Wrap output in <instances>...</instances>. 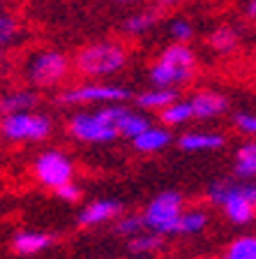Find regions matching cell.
I'll return each instance as SVG.
<instances>
[{"label":"cell","mask_w":256,"mask_h":259,"mask_svg":"<svg viewBox=\"0 0 256 259\" xmlns=\"http://www.w3.org/2000/svg\"><path fill=\"white\" fill-rule=\"evenodd\" d=\"M54 243V238L48 234L42 232H19L12 238V250L16 254H23V257H30V254H37L42 250H46L48 245Z\"/></svg>","instance_id":"e0dca14e"},{"label":"cell","mask_w":256,"mask_h":259,"mask_svg":"<svg viewBox=\"0 0 256 259\" xmlns=\"http://www.w3.org/2000/svg\"><path fill=\"white\" fill-rule=\"evenodd\" d=\"M226 144L224 135L219 132H185L178 139V146L187 153H208V151H217Z\"/></svg>","instance_id":"5bb4252c"},{"label":"cell","mask_w":256,"mask_h":259,"mask_svg":"<svg viewBox=\"0 0 256 259\" xmlns=\"http://www.w3.org/2000/svg\"><path fill=\"white\" fill-rule=\"evenodd\" d=\"M224 259H256V236H238L231 241Z\"/></svg>","instance_id":"484cf974"},{"label":"cell","mask_w":256,"mask_h":259,"mask_svg":"<svg viewBox=\"0 0 256 259\" xmlns=\"http://www.w3.org/2000/svg\"><path fill=\"white\" fill-rule=\"evenodd\" d=\"M178 100V91L173 88H150V91H143L136 95V104L139 109H145V111H157L160 113L162 109H166L171 102Z\"/></svg>","instance_id":"d6986e66"},{"label":"cell","mask_w":256,"mask_h":259,"mask_svg":"<svg viewBox=\"0 0 256 259\" xmlns=\"http://www.w3.org/2000/svg\"><path fill=\"white\" fill-rule=\"evenodd\" d=\"M132 93L125 86L118 83H97V81H88V83H76L60 91L58 102L65 107H85V104H123L127 102Z\"/></svg>","instance_id":"5b68a950"},{"label":"cell","mask_w":256,"mask_h":259,"mask_svg":"<svg viewBox=\"0 0 256 259\" xmlns=\"http://www.w3.org/2000/svg\"><path fill=\"white\" fill-rule=\"evenodd\" d=\"M3 58H5V47H0V63H3Z\"/></svg>","instance_id":"836d02e7"},{"label":"cell","mask_w":256,"mask_h":259,"mask_svg":"<svg viewBox=\"0 0 256 259\" xmlns=\"http://www.w3.org/2000/svg\"><path fill=\"white\" fill-rule=\"evenodd\" d=\"M160 23V10H139L123 19V32L129 37H141Z\"/></svg>","instance_id":"2e32d148"},{"label":"cell","mask_w":256,"mask_h":259,"mask_svg":"<svg viewBox=\"0 0 256 259\" xmlns=\"http://www.w3.org/2000/svg\"><path fill=\"white\" fill-rule=\"evenodd\" d=\"M240 188H242V194L256 206V183H240Z\"/></svg>","instance_id":"4dcf8cb0"},{"label":"cell","mask_w":256,"mask_h":259,"mask_svg":"<svg viewBox=\"0 0 256 259\" xmlns=\"http://www.w3.org/2000/svg\"><path fill=\"white\" fill-rule=\"evenodd\" d=\"M123 213V206L113 199H97L92 201L90 206H85L79 215V225L81 227H95L101 225V222L116 220L118 215Z\"/></svg>","instance_id":"8fae6325"},{"label":"cell","mask_w":256,"mask_h":259,"mask_svg":"<svg viewBox=\"0 0 256 259\" xmlns=\"http://www.w3.org/2000/svg\"><path fill=\"white\" fill-rule=\"evenodd\" d=\"M206 225H208V215H206V210H198V208L182 210L176 234H198V232L206 229Z\"/></svg>","instance_id":"d4e9b609"},{"label":"cell","mask_w":256,"mask_h":259,"mask_svg":"<svg viewBox=\"0 0 256 259\" xmlns=\"http://www.w3.org/2000/svg\"><path fill=\"white\" fill-rule=\"evenodd\" d=\"M129 63V51L118 39H99L81 47L74 54V70L88 79H104L123 72Z\"/></svg>","instance_id":"6da1fadb"},{"label":"cell","mask_w":256,"mask_h":259,"mask_svg":"<svg viewBox=\"0 0 256 259\" xmlns=\"http://www.w3.org/2000/svg\"><path fill=\"white\" fill-rule=\"evenodd\" d=\"M206 44H208V49L213 54L229 56V54H233L235 49H238V44H240V32L235 30L233 26H229V23H222V26L213 28V30L208 32Z\"/></svg>","instance_id":"9a60e30c"},{"label":"cell","mask_w":256,"mask_h":259,"mask_svg":"<svg viewBox=\"0 0 256 259\" xmlns=\"http://www.w3.org/2000/svg\"><path fill=\"white\" fill-rule=\"evenodd\" d=\"M157 58L166 60V63H173V65H182V67H196V54H194V49L185 42L166 44Z\"/></svg>","instance_id":"ffe728a7"},{"label":"cell","mask_w":256,"mask_h":259,"mask_svg":"<svg viewBox=\"0 0 256 259\" xmlns=\"http://www.w3.org/2000/svg\"><path fill=\"white\" fill-rule=\"evenodd\" d=\"M182 215V194L180 192H162L155 199L150 201L143 210V222L145 229L155 234H176L178 232V222Z\"/></svg>","instance_id":"8992f818"},{"label":"cell","mask_w":256,"mask_h":259,"mask_svg":"<svg viewBox=\"0 0 256 259\" xmlns=\"http://www.w3.org/2000/svg\"><path fill=\"white\" fill-rule=\"evenodd\" d=\"M116 127H118V135L120 137L134 139V137H139L141 132H145V130L150 127V118L143 116L141 111H136V109H127L125 104H118Z\"/></svg>","instance_id":"4fadbf2b"},{"label":"cell","mask_w":256,"mask_h":259,"mask_svg":"<svg viewBox=\"0 0 256 259\" xmlns=\"http://www.w3.org/2000/svg\"><path fill=\"white\" fill-rule=\"evenodd\" d=\"M196 67H182V65H173L166 60L157 58L155 63L148 67V79L155 88H185L187 83H192Z\"/></svg>","instance_id":"9c48e42d"},{"label":"cell","mask_w":256,"mask_h":259,"mask_svg":"<svg viewBox=\"0 0 256 259\" xmlns=\"http://www.w3.org/2000/svg\"><path fill=\"white\" fill-rule=\"evenodd\" d=\"M21 21H19V16L14 12L5 10V7H0V47H12V44L19 42L21 37Z\"/></svg>","instance_id":"7402d4cb"},{"label":"cell","mask_w":256,"mask_h":259,"mask_svg":"<svg viewBox=\"0 0 256 259\" xmlns=\"http://www.w3.org/2000/svg\"><path fill=\"white\" fill-rule=\"evenodd\" d=\"M166 30H169V37L173 39V42H185L187 44L194 37V26L187 16H173V19L169 21V26H166Z\"/></svg>","instance_id":"4316f807"},{"label":"cell","mask_w":256,"mask_h":259,"mask_svg":"<svg viewBox=\"0 0 256 259\" xmlns=\"http://www.w3.org/2000/svg\"><path fill=\"white\" fill-rule=\"evenodd\" d=\"M233 125L240 130L242 135L256 137V113H235Z\"/></svg>","instance_id":"f1b7e54d"},{"label":"cell","mask_w":256,"mask_h":259,"mask_svg":"<svg viewBox=\"0 0 256 259\" xmlns=\"http://www.w3.org/2000/svg\"><path fill=\"white\" fill-rule=\"evenodd\" d=\"M116 3H134V0H116Z\"/></svg>","instance_id":"e575fe53"},{"label":"cell","mask_w":256,"mask_h":259,"mask_svg":"<svg viewBox=\"0 0 256 259\" xmlns=\"http://www.w3.org/2000/svg\"><path fill=\"white\" fill-rule=\"evenodd\" d=\"M235 176L254 178L256 176V141H247L235 153Z\"/></svg>","instance_id":"603a6c76"},{"label":"cell","mask_w":256,"mask_h":259,"mask_svg":"<svg viewBox=\"0 0 256 259\" xmlns=\"http://www.w3.org/2000/svg\"><path fill=\"white\" fill-rule=\"evenodd\" d=\"M194 118L192 113V104L189 100H176V102H171L166 109L160 111V120L164 127H178V125H185Z\"/></svg>","instance_id":"44dd1931"},{"label":"cell","mask_w":256,"mask_h":259,"mask_svg":"<svg viewBox=\"0 0 256 259\" xmlns=\"http://www.w3.org/2000/svg\"><path fill=\"white\" fill-rule=\"evenodd\" d=\"M54 132V120L42 111H21L0 118V137L12 144L44 141Z\"/></svg>","instance_id":"277c9868"},{"label":"cell","mask_w":256,"mask_h":259,"mask_svg":"<svg viewBox=\"0 0 256 259\" xmlns=\"http://www.w3.org/2000/svg\"><path fill=\"white\" fill-rule=\"evenodd\" d=\"M189 104H192V113L196 120H215L219 116H224L226 109H229V97L219 91H196L189 97Z\"/></svg>","instance_id":"30bf717a"},{"label":"cell","mask_w":256,"mask_h":259,"mask_svg":"<svg viewBox=\"0 0 256 259\" xmlns=\"http://www.w3.org/2000/svg\"><path fill=\"white\" fill-rule=\"evenodd\" d=\"M208 199L215 206H222L231 222L235 225H247V222L254 220L256 215V206L242 194L240 183H231V181H222V183H215L208 190Z\"/></svg>","instance_id":"52a82bcc"},{"label":"cell","mask_w":256,"mask_h":259,"mask_svg":"<svg viewBox=\"0 0 256 259\" xmlns=\"http://www.w3.org/2000/svg\"><path fill=\"white\" fill-rule=\"evenodd\" d=\"M182 3H187V0H160V7H162V10H169V7L182 5Z\"/></svg>","instance_id":"d6a6232c"},{"label":"cell","mask_w":256,"mask_h":259,"mask_svg":"<svg viewBox=\"0 0 256 259\" xmlns=\"http://www.w3.org/2000/svg\"><path fill=\"white\" fill-rule=\"evenodd\" d=\"M245 16L249 21H256V0H247L245 3Z\"/></svg>","instance_id":"1f68e13d"},{"label":"cell","mask_w":256,"mask_h":259,"mask_svg":"<svg viewBox=\"0 0 256 259\" xmlns=\"http://www.w3.org/2000/svg\"><path fill=\"white\" fill-rule=\"evenodd\" d=\"M116 111L118 104H104L95 111L72 113L67 120V132L83 144H109L120 137L116 127Z\"/></svg>","instance_id":"3957f363"},{"label":"cell","mask_w":256,"mask_h":259,"mask_svg":"<svg viewBox=\"0 0 256 259\" xmlns=\"http://www.w3.org/2000/svg\"><path fill=\"white\" fill-rule=\"evenodd\" d=\"M72 67V60L58 49H37L23 63V76L30 86L48 91L65 83Z\"/></svg>","instance_id":"7a4b0ae2"},{"label":"cell","mask_w":256,"mask_h":259,"mask_svg":"<svg viewBox=\"0 0 256 259\" xmlns=\"http://www.w3.org/2000/svg\"><path fill=\"white\" fill-rule=\"evenodd\" d=\"M74 162L65 155L63 151L48 148V151L39 153L32 162V176L37 178L44 188L58 190L60 185L72 183L74 181Z\"/></svg>","instance_id":"ba28073f"},{"label":"cell","mask_w":256,"mask_h":259,"mask_svg":"<svg viewBox=\"0 0 256 259\" xmlns=\"http://www.w3.org/2000/svg\"><path fill=\"white\" fill-rule=\"evenodd\" d=\"M56 194H58L63 201H70V204H74V201L81 199V188L74 183V181H72V183L60 185V188L56 190Z\"/></svg>","instance_id":"f546056e"},{"label":"cell","mask_w":256,"mask_h":259,"mask_svg":"<svg viewBox=\"0 0 256 259\" xmlns=\"http://www.w3.org/2000/svg\"><path fill=\"white\" fill-rule=\"evenodd\" d=\"M132 144L139 153H160L162 148H166L171 144V132L166 127L150 125L145 132H141L139 137H134Z\"/></svg>","instance_id":"ac0fdd59"},{"label":"cell","mask_w":256,"mask_h":259,"mask_svg":"<svg viewBox=\"0 0 256 259\" xmlns=\"http://www.w3.org/2000/svg\"><path fill=\"white\" fill-rule=\"evenodd\" d=\"M39 104V95L28 88H14L0 95V113L10 116V113H21V111H35Z\"/></svg>","instance_id":"7c38bea8"},{"label":"cell","mask_w":256,"mask_h":259,"mask_svg":"<svg viewBox=\"0 0 256 259\" xmlns=\"http://www.w3.org/2000/svg\"><path fill=\"white\" fill-rule=\"evenodd\" d=\"M145 232V222H143V215H125L116 222V234L118 236H127V238H134L136 234Z\"/></svg>","instance_id":"83f0119b"},{"label":"cell","mask_w":256,"mask_h":259,"mask_svg":"<svg viewBox=\"0 0 256 259\" xmlns=\"http://www.w3.org/2000/svg\"><path fill=\"white\" fill-rule=\"evenodd\" d=\"M162 245H164V241H162V234H155V232H150V229L136 234V236L129 238V243H127V248H129V252H132V254L157 252V250H162Z\"/></svg>","instance_id":"cb8c5ba5"}]
</instances>
